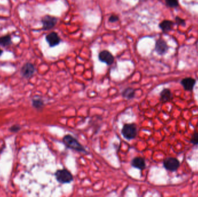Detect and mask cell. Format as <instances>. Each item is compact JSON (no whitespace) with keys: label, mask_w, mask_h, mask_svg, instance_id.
<instances>
[{"label":"cell","mask_w":198,"mask_h":197,"mask_svg":"<svg viewBox=\"0 0 198 197\" xmlns=\"http://www.w3.org/2000/svg\"><path fill=\"white\" fill-rule=\"evenodd\" d=\"M190 141L194 145H198V132L194 133Z\"/></svg>","instance_id":"ac0fdd59"},{"label":"cell","mask_w":198,"mask_h":197,"mask_svg":"<svg viewBox=\"0 0 198 197\" xmlns=\"http://www.w3.org/2000/svg\"><path fill=\"white\" fill-rule=\"evenodd\" d=\"M99 59L101 62H104L108 65L112 64L114 61L113 55L108 50H103L101 51L99 53Z\"/></svg>","instance_id":"52a82bcc"},{"label":"cell","mask_w":198,"mask_h":197,"mask_svg":"<svg viewBox=\"0 0 198 197\" xmlns=\"http://www.w3.org/2000/svg\"><path fill=\"white\" fill-rule=\"evenodd\" d=\"M58 22V19L54 16L45 15L41 20L42 30L47 31L53 29Z\"/></svg>","instance_id":"5b68a950"},{"label":"cell","mask_w":198,"mask_h":197,"mask_svg":"<svg viewBox=\"0 0 198 197\" xmlns=\"http://www.w3.org/2000/svg\"><path fill=\"white\" fill-rule=\"evenodd\" d=\"M55 176L56 180L61 184L69 183L74 180L71 173L66 169L57 170L55 173Z\"/></svg>","instance_id":"3957f363"},{"label":"cell","mask_w":198,"mask_h":197,"mask_svg":"<svg viewBox=\"0 0 198 197\" xmlns=\"http://www.w3.org/2000/svg\"><path fill=\"white\" fill-rule=\"evenodd\" d=\"M20 129V128L19 126H12V127H10V131H12V132H17Z\"/></svg>","instance_id":"44dd1931"},{"label":"cell","mask_w":198,"mask_h":197,"mask_svg":"<svg viewBox=\"0 0 198 197\" xmlns=\"http://www.w3.org/2000/svg\"><path fill=\"white\" fill-rule=\"evenodd\" d=\"M63 142L69 148L83 153H88L87 150L79 141L71 135H66L63 138Z\"/></svg>","instance_id":"6da1fadb"},{"label":"cell","mask_w":198,"mask_h":197,"mask_svg":"<svg viewBox=\"0 0 198 197\" xmlns=\"http://www.w3.org/2000/svg\"><path fill=\"white\" fill-rule=\"evenodd\" d=\"M174 23L170 20H164L159 24V27L165 32H167L171 30Z\"/></svg>","instance_id":"5bb4252c"},{"label":"cell","mask_w":198,"mask_h":197,"mask_svg":"<svg viewBox=\"0 0 198 197\" xmlns=\"http://www.w3.org/2000/svg\"><path fill=\"white\" fill-rule=\"evenodd\" d=\"M12 44V38L10 34L5 35L0 37V46L4 48L10 46Z\"/></svg>","instance_id":"9a60e30c"},{"label":"cell","mask_w":198,"mask_h":197,"mask_svg":"<svg viewBox=\"0 0 198 197\" xmlns=\"http://www.w3.org/2000/svg\"><path fill=\"white\" fill-rule=\"evenodd\" d=\"M35 72V68L34 65L31 62L25 63L20 69L21 75L26 79L30 78Z\"/></svg>","instance_id":"8992f818"},{"label":"cell","mask_w":198,"mask_h":197,"mask_svg":"<svg viewBox=\"0 0 198 197\" xmlns=\"http://www.w3.org/2000/svg\"><path fill=\"white\" fill-rule=\"evenodd\" d=\"M119 20V18L116 15H112L109 17V22L110 23H115Z\"/></svg>","instance_id":"d6986e66"},{"label":"cell","mask_w":198,"mask_h":197,"mask_svg":"<svg viewBox=\"0 0 198 197\" xmlns=\"http://www.w3.org/2000/svg\"><path fill=\"white\" fill-rule=\"evenodd\" d=\"M122 96L124 98L132 99L135 97V90L132 87H127L123 90Z\"/></svg>","instance_id":"4fadbf2b"},{"label":"cell","mask_w":198,"mask_h":197,"mask_svg":"<svg viewBox=\"0 0 198 197\" xmlns=\"http://www.w3.org/2000/svg\"><path fill=\"white\" fill-rule=\"evenodd\" d=\"M2 53H3V50L0 48V57L2 56Z\"/></svg>","instance_id":"7402d4cb"},{"label":"cell","mask_w":198,"mask_h":197,"mask_svg":"<svg viewBox=\"0 0 198 197\" xmlns=\"http://www.w3.org/2000/svg\"><path fill=\"white\" fill-rule=\"evenodd\" d=\"M173 98L172 93L170 90L168 89H164L160 94V100L163 103H166L170 101Z\"/></svg>","instance_id":"7c38bea8"},{"label":"cell","mask_w":198,"mask_h":197,"mask_svg":"<svg viewBox=\"0 0 198 197\" xmlns=\"http://www.w3.org/2000/svg\"><path fill=\"white\" fill-rule=\"evenodd\" d=\"M180 161L176 158L168 157L163 161L165 168L170 172H174L180 167Z\"/></svg>","instance_id":"277c9868"},{"label":"cell","mask_w":198,"mask_h":197,"mask_svg":"<svg viewBox=\"0 0 198 197\" xmlns=\"http://www.w3.org/2000/svg\"><path fill=\"white\" fill-rule=\"evenodd\" d=\"M132 167L137 168L140 170H144L146 168V161L143 158L141 157H136L134 158L131 162Z\"/></svg>","instance_id":"8fae6325"},{"label":"cell","mask_w":198,"mask_h":197,"mask_svg":"<svg viewBox=\"0 0 198 197\" xmlns=\"http://www.w3.org/2000/svg\"><path fill=\"white\" fill-rule=\"evenodd\" d=\"M122 135L124 138L128 140L135 139L137 135V127L136 124H125L121 130Z\"/></svg>","instance_id":"7a4b0ae2"},{"label":"cell","mask_w":198,"mask_h":197,"mask_svg":"<svg viewBox=\"0 0 198 197\" xmlns=\"http://www.w3.org/2000/svg\"><path fill=\"white\" fill-rule=\"evenodd\" d=\"M181 84L186 91H192L196 84V80L192 78H186L182 79Z\"/></svg>","instance_id":"30bf717a"},{"label":"cell","mask_w":198,"mask_h":197,"mask_svg":"<svg viewBox=\"0 0 198 197\" xmlns=\"http://www.w3.org/2000/svg\"><path fill=\"white\" fill-rule=\"evenodd\" d=\"M168 49V46L164 40L159 39L157 41L155 49L158 54L163 55L167 52Z\"/></svg>","instance_id":"9c48e42d"},{"label":"cell","mask_w":198,"mask_h":197,"mask_svg":"<svg viewBox=\"0 0 198 197\" xmlns=\"http://www.w3.org/2000/svg\"><path fill=\"white\" fill-rule=\"evenodd\" d=\"M176 20L177 24H181V25H185V21L183 20V19H181V18H180L178 17H176Z\"/></svg>","instance_id":"ffe728a7"},{"label":"cell","mask_w":198,"mask_h":197,"mask_svg":"<svg viewBox=\"0 0 198 197\" xmlns=\"http://www.w3.org/2000/svg\"><path fill=\"white\" fill-rule=\"evenodd\" d=\"M45 40L48 43L50 47L51 48L58 45L61 42V40L58 34L55 32H50L49 34H48L45 37Z\"/></svg>","instance_id":"ba28073f"},{"label":"cell","mask_w":198,"mask_h":197,"mask_svg":"<svg viewBox=\"0 0 198 197\" xmlns=\"http://www.w3.org/2000/svg\"><path fill=\"white\" fill-rule=\"evenodd\" d=\"M44 105V101L41 99H34L33 100V106L35 108L38 109L42 108Z\"/></svg>","instance_id":"2e32d148"},{"label":"cell","mask_w":198,"mask_h":197,"mask_svg":"<svg viewBox=\"0 0 198 197\" xmlns=\"http://www.w3.org/2000/svg\"><path fill=\"white\" fill-rule=\"evenodd\" d=\"M166 3L170 8H175L178 5V0H166Z\"/></svg>","instance_id":"e0dca14e"}]
</instances>
